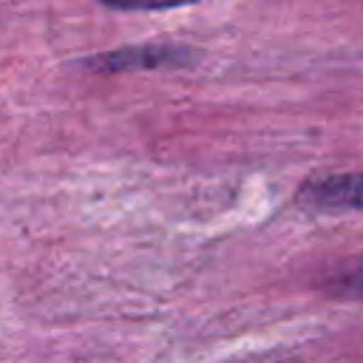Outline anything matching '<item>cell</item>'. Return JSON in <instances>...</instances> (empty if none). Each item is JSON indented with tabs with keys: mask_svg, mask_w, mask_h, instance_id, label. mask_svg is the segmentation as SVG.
<instances>
[{
	"mask_svg": "<svg viewBox=\"0 0 363 363\" xmlns=\"http://www.w3.org/2000/svg\"><path fill=\"white\" fill-rule=\"evenodd\" d=\"M199 51L179 43H142L125 45L85 60L88 71L96 74H128V71H159V68H187L199 62Z\"/></svg>",
	"mask_w": 363,
	"mask_h": 363,
	"instance_id": "6da1fadb",
	"label": "cell"
},
{
	"mask_svg": "<svg viewBox=\"0 0 363 363\" xmlns=\"http://www.w3.org/2000/svg\"><path fill=\"white\" fill-rule=\"evenodd\" d=\"M298 201L312 210H363V170L312 179L301 187Z\"/></svg>",
	"mask_w": 363,
	"mask_h": 363,
	"instance_id": "7a4b0ae2",
	"label": "cell"
},
{
	"mask_svg": "<svg viewBox=\"0 0 363 363\" xmlns=\"http://www.w3.org/2000/svg\"><path fill=\"white\" fill-rule=\"evenodd\" d=\"M99 3L116 11H170L182 6H196L201 0H99Z\"/></svg>",
	"mask_w": 363,
	"mask_h": 363,
	"instance_id": "3957f363",
	"label": "cell"
},
{
	"mask_svg": "<svg viewBox=\"0 0 363 363\" xmlns=\"http://www.w3.org/2000/svg\"><path fill=\"white\" fill-rule=\"evenodd\" d=\"M326 289L335 295H343V298H363V264L335 272L332 281L326 284Z\"/></svg>",
	"mask_w": 363,
	"mask_h": 363,
	"instance_id": "277c9868",
	"label": "cell"
}]
</instances>
